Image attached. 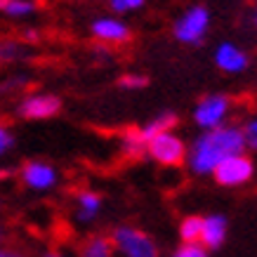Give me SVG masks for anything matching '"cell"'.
I'll list each match as a JSON object with an SVG mask.
<instances>
[{
  "mask_svg": "<svg viewBox=\"0 0 257 257\" xmlns=\"http://www.w3.org/2000/svg\"><path fill=\"white\" fill-rule=\"evenodd\" d=\"M245 154V142H243L241 127L236 125H219L215 130L203 133L191 144L187 154V163L196 175H212L224 158L241 156Z\"/></svg>",
  "mask_w": 257,
  "mask_h": 257,
  "instance_id": "6da1fadb",
  "label": "cell"
},
{
  "mask_svg": "<svg viewBox=\"0 0 257 257\" xmlns=\"http://www.w3.org/2000/svg\"><path fill=\"white\" fill-rule=\"evenodd\" d=\"M109 238L113 243V248L123 257H158L156 241L142 229L120 224L111 231Z\"/></svg>",
  "mask_w": 257,
  "mask_h": 257,
  "instance_id": "7a4b0ae2",
  "label": "cell"
},
{
  "mask_svg": "<svg viewBox=\"0 0 257 257\" xmlns=\"http://www.w3.org/2000/svg\"><path fill=\"white\" fill-rule=\"evenodd\" d=\"M210 29V10L205 5H191V8L175 22V38L184 45H198Z\"/></svg>",
  "mask_w": 257,
  "mask_h": 257,
  "instance_id": "3957f363",
  "label": "cell"
},
{
  "mask_svg": "<svg viewBox=\"0 0 257 257\" xmlns=\"http://www.w3.org/2000/svg\"><path fill=\"white\" fill-rule=\"evenodd\" d=\"M147 154L158 165L177 168V165H182L187 161V144L179 140L175 133H163L147 142Z\"/></svg>",
  "mask_w": 257,
  "mask_h": 257,
  "instance_id": "277c9868",
  "label": "cell"
},
{
  "mask_svg": "<svg viewBox=\"0 0 257 257\" xmlns=\"http://www.w3.org/2000/svg\"><path fill=\"white\" fill-rule=\"evenodd\" d=\"M229 109H231V99L226 94H208L196 104L194 123L198 127H203L205 133L215 130V127L224 123V118L229 116Z\"/></svg>",
  "mask_w": 257,
  "mask_h": 257,
  "instance_id": "5b68a950",
  "label": "cell"
},
{
  "mask_svg": "<svg viewBox=\"0 0 257 257\" xmlns=\"http://www.w3.org/2000/svg\"><path fill=\"white\" fill-rule=\"evenodd\" d=\"M252 175H255V165H252V161L245 154L224 158L212 170V177H215V182L219 187H241V184L252 179Z\"/></svg>",
  "mask_w": 257,
  "mask_h": 257,
  "instance_id": "8992f818",
  "label": "cell"
},
{
  "mask_svg": "<svg viewBox=\"0 0 257 257\" xmlns=\"http://www.w3.org/2000/svg\"><path fill=\"white\" fill-rule=\"evenodd\" d=\"M17 111L26 120H47L62 111V99L55 94H31L24 97Z\"/></svg>",
  "mask_w": 257,
  "mask_h": 257,
  "instance_id": "52a82bcc",
  "label": "cell"
},
{
  "mask_svg": "<svg viewBox=\"0 0 257 257\" xmlns=\"http://www.w3.org/2000/svg\"><path fill=\"white\" fill-rule=\"evenodd\" d=\"M22 182L26 187L45 191V189L57 184V170L50 163H43V161H26L22 165Z\"/></svg>",
  "mask_w": 257,
  "mask_h": 257,
  "instance_id": "ba28073f",
  "label": "cell"
},
{
  "mask_svg": "<svg viewBox=\"0 0 257 257\" xmlns=\"http://www.w3.org/2000/svg\"><path fill=\"white\" fill-rule=\"evenodd\" d=\"M90 31L97 40L101 43H113V45H120V43H127L130 40V26L120 19H113V17H101V19H94Z\"/></svg>",
  "mask_w": 257,
  "mask_h": 257,
  "instance_id": "9c48e42d",
  "label": "cell"
},
{
  "mask_svg": "<svg viewBox=\"0 0 257 257\" xmlns=\"http://www.w3.org/2000/svg\"><path fill=\"white\" fill-rule=\"evenodd\" d=\"M215 64H217V69L226 71V73H243L248 69L250 57L234 43H222L215 50Z\"/></svg>",
  "mask_w": 257,
  "mask_h": 257,
  "instance_id": "30bf717a",
  "label": "cell"
},
{
  "mask_svg": "<svg viewBox=\"0 0 257 257\" xmlns=\"http://www.w3.org/2000/svg\"><path fill=\"white\" fill-rule=\"evenodd\" d=\"M226 241V217L224 215H208L203 217V231L198 245L205 250H217Z\"/></svg>",
  "mask_w": 257,
  "mask_h": 257,
  "instance_id": "8fae6325",
  "label": "cell"
},
{
  "mask_svg": "<svg viewBox=\"0 0 257 257\" xmlns=\"http://www.w3.org/2000/svg\"><path fill=\"white\" fill-rule=\"evenodd\" d=\"M78 252H80V257H113L116 248H113L109 236L94 234V236H87L85 241L80 243Z\"/></svg>",
  "mask_w": 257,
  "mask_h": 257,
  "instance_id": "7c38bea8",
  "label": "cell"
},
{
  "mask_svg": "<svg viewBox=\"0 0 257 257\" xmlns=\"http://www.w3.org/2000/svg\"><path fill=\"white\" fill-rule=\"evenodd\" d=\"M177 125V113H172V111H163V113H158L156 118H151L142 130V137L144 140H154L156 135H163V133H172V127Z\"/></svg>",
  "mask_w": 257,
  "mask_h": 257,
  "instance_id": "4fadbf2b",
  "label": "cell"
},
{
  "mask_svg": "<svg viewBox=\"0 0 257 257\" xmlns=\"http://www.w3.org/2000/svg\"><path fill=\"white\" fill-rule=\"evenodd\" d=\"M120 147H123L125 158H142L147 154V140L142 137L140 127H127L120 137Z\"/></svg>",
  "mask_w": 257,
  "mask_h": 257,
  "instance_id": "5bb4252c",
  "label": "cell"
},
{
  "mask_svg": "<svg viewBox=\"0 0 257 257\" xmlns=\"http://www.w3.org/2000/svg\"><path fill=\"white\" fill-rule=\"evenodd\" d=\"M31 55V47L29 43L17 38H0V64H8V62H19L24 57Z\"/></svg>",
  "mask_w": 257,
  "mask_h": 257,
  "instance_id": "9a60e30c",
  "label": "cell"
},
{
  "mask_svg": "<svg viewBox=\"0 0 257 257\" xmlns=\"http://www.w3.org/2000/svg\"><path fill=\"white\" fill-rule=\"evenodd\" d=\"M76 203H78V219L80 222H90L97 217V212L101 208V196L94 191H78L76 194Z\"/></svg>",
  "mask_w": 257,
  "mask_h": 257,
  "instance_id": "2e32d148",
  "label": "cell"
},
{
  "mask_svg": "<svg viewBox=\"0 0 257 257\" xmlns=\"http://www.w3.org/2000/svg\"><path fill=\"white\" fill-rule=\"evenodd\" d=\"M201 231H203V217L198 215H189L179 222V238L182 245H194L201 241Z\"/></svg>",
  "mask_w": 257,
  "mask_h": 257,
  "instance_id": "e0dca14e",
  "label": "cell"
},
{
  "mask_svg": "<svg viewBox=\"0 0 257 257\" xmlns=\"http://www.w3.org/2000/svg\"><path fill=\"white\" fill-rule=\"evenodd\" d=\"M36 10H38V5H36V3H29V0H0V12L12 15V17L31 15Z\"/></svg>",
  "mask_w": 257,
  "mask_h": 257,
  "instance_id": "ac0fdd59",
  "label": "cell"
},
{
  "mask_svg": "<svg viewBox=\"0 0 257 257\" xmlns=\"http://www.w3.org/2000/svg\"><path fill=\"white\" fill-rule=\"evenodd\" d=\"M118 85L125 87V90H142V87L149 85V78L140 76V73H125L123 78L118 80Z\"/></svg>",
  "mask_w": 257,
  "mask_h": 257,
  "instance_id": "d6986e66",
  "label": "cell"
},
{
  "mask_svg": "<svg viewBox=\"0 0 257 257\" xmlns=\"http://www.w3.org/2000/svg\"><path fill=\"white\" fill-rule=\"evenodd\" d=\"M241 133H243L245 149H252V151H257V118L248 120V123H245V127H241Z\"/></svg>",
  "mask_w": 257,
  "mask_h": 257,
  "instance_id": "ffe728a7",
  "label": "cell"
},
{
  "mask_svg": "<svg viewBox=\"0 0 257 257\" xmlns=\"http://www.w3.org/2000/svg\"><path fill=\"white\" fill-rule=\"evenodd\" d=\"M109 8L113 12H137L144 8V0H111Z\"/></svg>",
  "mask_w": 257,
  "mask_h": 257,
  "instance_id": "44dd1931",
  "label": "cell"
},
{
  "mask_svg": "<svg viewBox=\"0 0 257 257\" xmlns=\"http://www.w3.org/2000/svg\"><path fill=\"white\" fill-rule=\"evenodd\" d=\"M172 257H208V250L194 243V245H179V250Z\"/></svg>",
  "mask_w": 257,
  "mask_h": 257,
  "instance_id": "7402d4cb",
  "label": "cell"
},
{
  "mask_svg": "<svg viewBox=\"0 0 257 257\" xmlns=\"http://www.w3.org/2000/svg\"><path fill=\"white\" fill-rule=\"evenodd\" d=\"M12 144H15V137L10 133V127L5 123H0V156L8 154L10 149H12Z\"/></svg>",
  "mask_w": 257,
  "mask_h": 257,
  "instance_id": "603a6c76",
  "label": "cell"
},
{
  "mask_svg": "<svg viewBox=\"0 0 257 257\" xmlns=\"http://www.w3.org/2000/svg\"><path fill=\"white\" fill-rule=\"evenodd\" d=\"M24 85H26V78L19 76V78H12L5 85H0V92H10V90H17V87H24Z\"/></svg>",
  "mask_w": 257,
  "mask_h": 257,
  "instance_id": "cb8c5ba5",
  "label": "cell"
},
{
  "mask_svg": "<svg viewBox=\"0 0 257 257\" xmlns=\"http://www.w3.org/2000/svg\"><path fill=\"white\" fill-rule=\"evenodd\" d=\"M0 257H24V255H19V252H15V250H5V248H0Z\"/></svg>",
  "mask_w": 257,
  "mask_h": 257,
  "instance_id": "d4e9b609",
  "label": "cell"
},
{
  "mask_svg": "<svg viewBox=\"0 0 257 257\" xmlns=\"http://www.w3.org/2000/svg\"><path fill=\"white\" fill-rule=\"evenodd\" d=\"M252 26H255V29H257V5H255V8H252Z\"/></svg>",
  "mask_w": 257,
  "mask_h": 257,
  "instance_id": "484cf974",
  "label": "cell"
},
{
  "mask_svg": "<svg viewBox=\"0 0 257 257\" xmlns=\"http://www.w3.org/2000/svg\"><path fill=\"white\" fill-rule=\"evenodd\" d=\"M43 257H64V255H59V252H45Z\"/></svg>",
  "mask_w": 257,
  "mask_h": 257,
  "instance_id": "4316f807",
  "label": "cell"
},
{
  "mask_svg": "<svg viewBox=\"0 0 257 257\" xmlns=\"http://www.w3.org/2000/svg\"><path fill=\"white\" fill-rule=\"evenodd\" d=\"M3 238H5V229L0 226V241H3Z\"/></svg>",
  "mask_w": 257,
  "mask_h": 257,
  "instance_id": "83f0119b",
  "label": "cell"
},
{
  "mask_svg": "<svg viewBox=\"0 0 257 257\" xmlns=\"http://www.w3.org/2000/svg\"><path fill=\"white\" fill-rule=\"evenodd\" d=\"M0 210H3V201H0Z\"/></svg>",
  "mask_w": 257,
  "mask_h": 257,
  "instance_id": "f1b7e54d",
  "label": "cell"
}]
</instances>
